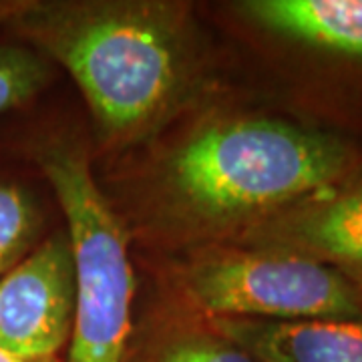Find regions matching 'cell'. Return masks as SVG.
<instances>
[{"label": "cell", "instance_id": "obj_1", "mask_svg": "<svg viewBox=\"0 0 362 362\" xmlns=\"http://www.w3.org/2000/svg\"><path fill=\"white\" fill-rule=\"evenodd\" d=\"M0 23L69 71L113 147L161 129L199 85L197 35L180 2H0Z\"/></svg>", "mask_w": 362, "mask_h": 362}, {"label": "cell", "instance_id": "obj_2", "mask_svg": "<svg viewBox=\"0 0 362 362\" xmlns=\"http://www.w3.org/2000/svg\"><path fill=\"white\" fill-rule=\"evenodd\" d=\"M362 169V151L332 131L268 115L209 119L157 171L159 206L195 235L246 233Z\"/></svg>", "mask_w": 362, "mask_h": 362}, {"label": "cell", "instance_id": "obj_3", "mask_svg": "<svg viewBox=\"0 0 362 362\" xmlns=\"http://www.w3.org/2000/svg\"><path fill=\"white\" fill-rule=\"evenodd\" d=\"M39 163L65 214L75 259L77 296L66 362H125L135 294L127 232L85 153L52 145L40 151Z\"/></svg>", "mask_w": 362, "mask_h": 362}, {"label": "cell", "instance_id": "obj_4", "mask_svg": "<svg viewBox=\"0 0 362 362\" xmlns=\"http://www.w3.org/2000/svg\"><path fill=\"white\" fill-rule=\"evenodd\" d=\"M181 288L206 318H362V286L324 264L262 247L202 250L183 266Z\"/></svg>", "mask_w": 362, "mask_h": 362}, {"label": "cell", "instance_id": "obj_5", "mask_svg": "<svg viewBox=\"0 0 362 362\" xmlns=\"http://www.w3.org/2000/svg\"><path fill=\"white\" fill-rule=\"evenodd\" d=\"M75 296L69 235H52L0 278V350L25 358L59 356L73 332Z\"/></svg>", "mask_w": 362, "mask_h": 362}, {"label": "cell", "instance_id": "obj_6", "mask_svg": "<svg viewBox=\"0 0 362 362\" xmlns=\"http://www.w3.org/2000/svg\"><path fill=\"white\" fill-rule=\"evenodd\" d=\"M244 246L312 259L362 286V169L240 235Z\"/></svg>", "mask_w": 362, "mask_h": 362}, {"label": "cell", "instance_id": "obj_7", "mask_svg": "<svg viewBox=\"0 0 362 362\" xmlns=\"http://www.w3.org/2000/svg\"><path fill=\"white\" fill-rule=\"evenodd\" d=\"M207 320L258 362H362V318Z\"/></svg>", "mask_w": 362, "mask_h": 362}, {"label": "cell", "instance_id": "obj_8", "mask_svg": "<svg viewBox=\"0 0 362 362\" xmlns=\"http://www.w3.org/2000/svg\"><path fill=\"white\" fill-rule=\"evenodd\" d=\"M238 11L278 39L362 65V0H247Z\"/></svg>", "mask_w": 362, "mask_h": 362}, {"label": "cell", "instance_id": "obj_9", "mask_svg": "<svg viewBox=\"0 0 362 362\" xmlns=\"http://www.w3.org/2000/svg\"><path fill=\"white\" fill-rule=\"evenodd\" d=\"M125 362H258L220 332L211 320H183L165 326Z\"/></svg>", "mask_w": 362, "mask_h": 362}, {"label": "cell", "instance_id": "obj_10", "mask_svg": "<svg viewBox=\"0 0 362 362\" xmlns=\"http://www.w3.org/2000/svg\"><path fill=\"white\" fill-rule=\"evenodd\" d=\"M39 230V207L30 194L14 183H0V278L37 246Z\"/></svg>", "mask_w": 362, "mask_h": 362}, {"label": "cell", "instance_id": "obj_11", "mask_svg": "<svg viewBox=\"0 0 362 362\" xmlns=\"http://www.w3.org/2000/svg\"><path fill=\"white\" fill-rule=\"evenodd\" d=\"M49 69L39 52L21 45H0V113L33 99L47 83Z\"/></svg>", "mask_w": 362, "mask_h": 362}, {"label": "cell", "instance_id": "obj_12", "mask_svg": "<svg viewBox=\"0 0 362 362\" xmlns=\"http://www.w3.org/2000/svg\"><path fill=\"white\" fill-rule=\"evenodd\" d=\"M0 362H65L59 356H42V358H25V356H14L4 350H0Z\"/></svg>", "mask_w": 362, "mask_h": 362}]
</instances>
